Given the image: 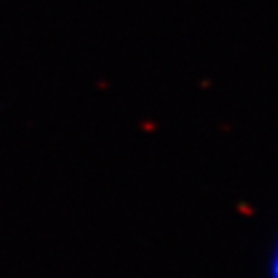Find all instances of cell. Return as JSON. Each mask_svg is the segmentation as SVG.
I'll return each mask as SVG.
<instances>
[{"label":"cell","instance_id":"cell-1","mask_svg":"<svg viewBox=\"0 0 278 278\" xmlns=\"http://www.w3.org/2000/svg\"><path fill=\"white\" fill-rule=\"evenodd\" d=\"M271 278H278V246L275 249V255H273L271 260Z\"/></svg>","mask_w":278,"mask_h":278}]
</instances>
